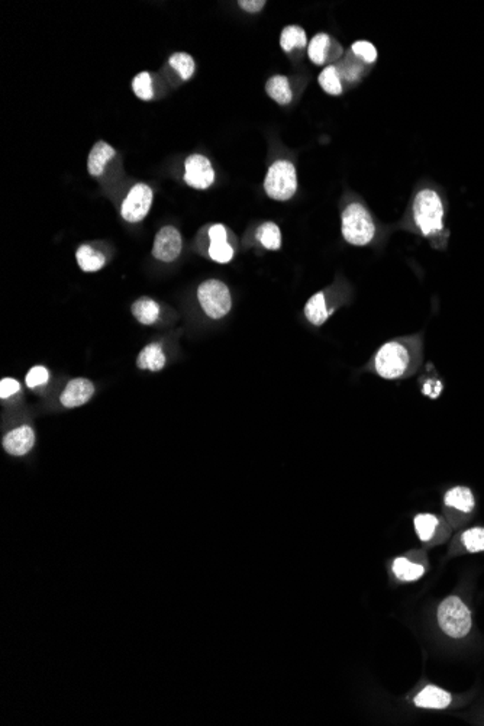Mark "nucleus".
I'll return each instance as SVG.
<instances>
[{
  "label": "nucleus",
  "instance_id": "4be33fe9",
  "mask_svg": "<svg viewBox=\"0 0 484 726\" xmlns=\"http://www.w3.org/2000/svg\"><path fill=\"white\" fill-rule=\"evenodd\" d=\"M308 44L306 32L301 27H286L280 36V45L286 52L294 48H303Z\"/></svg>",
  "mask_w": 484,
  "mask_h": 726
},
{
  "label": "nucleus",
  "instance_id": "20e7f679",
  "mask_svg": "<svg viewBox=\"0 0 484 726\" xmlns=\"http://www.w3.org/2000/svg\"><path fill=\"white\" fill-rule=\"evenodd\" d=\"M438 623L446 635L462 638L471 629V613L461 599L450 596L438 607Z\"/></svg>",
  "mask_w": 484,
  "mask_h": 726
},
{
  "label": "nucleus",
  "instance_id": "9d476101",
  "mask_svg": "<svg viewBox=\"0 0 484 726\" xmlns=\"http://www.w3.org/2000/svg\"><path fill=\"white\" fill-rule=\"evenodd\" d=\"M35 442V434L31 426H21L16 430L10 431L3 438V448L10 454L16 457H22L28 454Z\"/></svg>",
  "mask_w": 484,
  "mask_h": 726
},
{
  "label": "nucleus",
  "instance_id": "5701e85b",
  "mask_svg": "<svg viewBox=\"0 0 484 726\" xmlns=\"http://www.w3.org/2000/svg\"><path fill=\"white\" fill-rule=\"evenodd\" d=\"M393 571L398 579L403 582H414L423 575V567L419 564H414L406 558H398L393 563Z\"/></svg>",
  "mask_w": 484,
  "mask_h": 726
},
{
  "label": "nucleus",
  "instance_id": "f3484780",
  "mask_svg": "<svg viewBox=\"0 0 484 726\" xmlns=\"http://www.w3.org/2000/svg\"><path fill=\"white\" fill-rule=\"evenodd\" d=\"M165 364V356L162 352V348L160 344H150L146 345L138 356L137 365L142 370H151L158 371Z\"/></svg>",
  "mask_w": 484,
  "mask_h": 726
},
{
  "label": "nucleus",
  "instance_id": "9b49d317",
  "mask_svg": "<svg viewBox=\"0 0 484 726\" xmlns=\"http://www.w3.org/2000/svg\"><path fill=\"white\" fill-rule=\"evenodd\" d=\"M95 393V386L86 379H74L71 380L60 398L63 406L66 407H77L90 400Z\"/></svg>",
  "mask_w": 484,
  "mask_h": 726
},
{
  "label": "nucleus",
  "instance_id": "b1692460",
  "mask_svg": "<svg viewBox=\"0 0 484 726\" xmlns=\"http://www.w3.org/2000/svg\"><path fill=\"white\" fill-rule=\"evenodd\" d=\"M329 43H331L329 36L326 33H318L313 36V40L310 41V45L308 50L309 59L312 60V63H315L316 66H322L325 63V55H326Z\"/></svg>",
  "mask_w": 484,
  "mask_h": 726
},
{
  "label": "nucleus",
  "instance_id": "a878e982",
  "mask_svg": "<svg viewBox=\"0 0 484 726\" xmlns=\"http://www.w3.org/2000/svg\"><path fill=\"white\" fill-rule=\"evenodd\" d=\"M416 532L422 541H430L438 527V517L431 513H421L414 520Z\"/></svg>",
  "mask_w": 484,
  "mask_h": 726
},
{
  "label": "nucleus",
  "instance_id": "f8f14e48",
  "mask_svg": "<svg viewBox=\"0 0 484 726\" xmlns=\"http://www.w3.org/2000/svg\"><path fill=\"white\" fill-rule=\"evenodd\" d=\"M211 236V247H209V255L213 262L219 264H227L229 263L234 257V250L228 244L227 241V229L223 225H213L209 229Z\"/></svg>",
  "mask_w": 484,
  "mask_h": 726
},
{
  "label": "nucleus",
  "instance_id": "1a4fd4ad",
  "mask_svg": "<svg viewBox=\"0 0 484 726\" xmlns=\"http://www.w3.org/2000/svg\"><path fill=\"white\" fill-rule=\"evenodd\" d=\"M181 235L173 227H164L156 235L153 255L164 263H172L181 252Z\"/></svg>",
  "mask_w": 484,
  "mask_h": 726
},
{
  "label": "nucleus",
  "instance_id": "f03ea898",
  "mask_svg": "<svg viewBox=\"0 0 484 726\" xmlns=\"http://www.w3.org/2000/svg\"><path fill=\"white\" fill-rule=\"evenodd\" d=\"M412 365V354L409 348L398 341L386 342L376 354L375 370L376 373L386 379L395 380L403 377Z\"/></svg>",
  "mask_w": 484,
  "mask_h": 726
},
{
  "label": "nucleus",
  "instance_id": "a211bd4d",
  "mask_svg": "<svg viewBox=\"0 0 484 726\" xmlns=\"http://www.w3.org/2000/svg\"><path fill=\"white\" fill-rule=\"evenodd\" d=\"M266 90L269 96L277 102L278 105H289L292 102V89L287 77L285 76H274L271 77L267 84Z\"/></svg>",
  "mask_w": 484,
  "mask_h": 726
},
{
  "label": "nucleus",
  "instance_id": "6ab92c4d",
  "mask_svg": "<svg viewBox=\"0 0 484 726\" xmlns=\"http://www.w3.org/2000/svg\"><path fill=\"white\" fill-rule=\"evenodd\" d=\"M80 269L86 273H95L105 266V255L96 252L89 245H82L76 254Z\"/></svg>",
  "mask_w": 484,
  "mask_h": 726
},
{
  "label": "nucleus",
  "instance_id": "2eb2a0df",
  "mask_svg": "<svg viewBox=\"0 0 484 726\" xmlns=\"http://www.w3.org/2000/svg\"><path fill=\"white\" fill-rule=\"evenodd\" d=\"M333 310L332 309H328L326 308V302H325V294L322 292L313 294L310 299L308 301L306 306H305V315L308 321L315 325V326H321L324 325L329 315L332 313Z\"/></svg>",
  "mask_w": 484,
  "mask_h": 726
},
{
  "label": "nucleus",
  "instance_id": "c85d7f7f",
  "mask_svg": "<svg viewBox=\"0 0 484 726\" xmlns=\"http://www.w3.org/2000/svg\"><path fill=\"white\" fill-rule=\"evenodd\" d=\"M462 541L470 552L484 551V528H473L464 532Z\"/></svg>",
  "mask_w": 484,
  "mask_h": 726
},
{
  "label": "nucleus",
  "instance_id": "ddd939ff",
  "mask_svg": "<svg viewBox=\"0 0 484 726\" xmlns=\"http://www.w3.org/2000/svg\"><path fill=\"white\" fill-rule=\"evenodd\" d=\"M451 695L444 692L435 686H426L423 690L415 697V704L425 709H445L451 704Z\"/></svg>",
  "mask_w": 484,
  "mask_h": 726
},
{
  "label": "nucleus",
  "instance_id": "0eeeda50",
  "mask_svg": "<svg viewBox=\"0 0 484 726\" xmlns=\"http://www.w3.org/2000/svg\"><path fill=\"white\" fill-rule=\"evenodd\" d=\"M151 203L153 190L148 188L146 184H137L123 200L121 215L126 222H141L148 215V212H150Z\"/></svg>",
  "mask_w": 484,
  "mask_h": 726
},
{
  "label": "nucleus",
  "instance_id": "aec40b11",
  "mask_svg": "<svg viewBox=\"0 0 484 726\" xmlns=\"http://www.w3.org/2000/svg\"><path fill=\"white\" fill-rule=\"evenodd\" d=\"M133 313L138 322H141L144 325H151L158 319L160 306L153 299L142 297V299H139L134 303Z\"/></svg>",
  "mask_w": 484,
  "mask_h": 726
},
{
  "label": "nucleus",
  "instance_id": "423d86ee",
  "mask_svg": "<svg viewBox=\"0 0 484 726\" xmlns=\"http://www.w3.org/2000/svg\"><path fill=\"white\" fill-rule=\"evenodd\" d=\"M197 299L202 309L209 318L219 319L228 315L232 306L231 293L225 283L219 280H208L199 286Z\"/></svg>",
  "mask_w": 484,
  "mask_h": 726
},
{
  "label": "nucleus",
  "instance_id": "cd10ccee",
  "mask_svg": "<svg viewBox=\"0 0 484 726\" xmlns=\"http://www.w3.org/2000/svg\"><path fill=\"white\" fill-rule=\"evenodd\" d=\"M133 90L135 95L142 100H151L154 96L153 91V82L150 73H139L138 76L133 80Z\"/></svg>",
  "mask_w": 484,
  "mask_h": 726
},
{
  "label": "nucleus",
  "instance_id": "4468645a",
  "mask_svg": "<svg viewBox=\"0 0 484 726\" xmlns=\"http://www.w3.org/2000/svg\"><path fill=\"white\" fill-rule=\"evenodd\" d=\"M115 157V150L109 144L99 141L89 154L87 170L91 176L99 177L103 174L106 164Z\"/></svg>",
  "mask_w": 484,
  "mask_h": 726
},
{
  "label": "nucleus",
  "instance_id": "412c9836",
  "mask_svg": "<svg viewBox=\"0 0 484 726\" xmlns=\"http://www.w3.org/2000/svg\"><path fill=\"white\" fill-rule=\"evenodd\" d=\"M257 239L270 251H277L282 247V232L273 222L263 223L257 231Z\"/></svg>",
  "mask_w": 484,
  "mask_h": 726
},
{
  "label": "nucleus",
  "instance_id": "2f4dec72",
  "mask_svg": "<svg viewBox=\"0 0 484 726\" xmlns=\"http://www.w3.org/2000/svg\"><path fill=\"white\" fill-rule=\"evenodd\" d=\"M21 390V384L17 383L15 379H3L0 383V398L8 399L13 395H16Z\"/></svg>",
  "mask_w": 484,
  "mask_h": 726
},
{
  "label": "nucleus",
  "instance_id": "7c9ffc66",
  "mask_svg": "<svg viewBox=\"0 0 484 726\" xmlns=\"http://www.w3.org/2000/svg\"><path fill=\"white\" fill-rule=\"evenodd\" d=\"M50 379V375H48V370L43 365H36L33 368L29 370V373L27 376V386L31 387V388H35L38 386H44L47 384Z\"/></svg>",
  "mask_w": 484,
  "mask_h": 726
},
{
  "label": "nucleus",
  "instance_id": "393cba45",
  "mask_svg": "<svg viewBox=\"0 0 484 726\" xmlns=\"http://www.w3.org/2000/svg\"><path fill=\"white\" fill-rule=\"evenodd\" d=\"M319 84L321 87L329 93V95H333V96H338L342 93V86H341V80H340V73L338 70L335 68L333 66H329L326 67L321 74H319Z\"/></svg>",
  "mask_w": 484,
  "mask_h": 726
},
{
  "label": "nucleus",
  "instance_id": "7ed1b4c3",
  "mask_svg": "<svg viewBox=\"0 0 484 726\" xmlns=\"http://www.w3.org/2000/svg\"><path fill=\"white\" fill-rule=\"evenodd\" d=\"M342 236L351 245L364 247L373 241L376 225L368 211L360 203H351L342 212Z\"/></svg>",
  "mask_w": 484,
  "mask_h": 726
},
{
  "label": "nucleus",
  "instance_id": "dca6fc26",
  "mask_svg": "<svg viewBox=\"0 0 484 726\" xmlns=\"http://www.w3.org/2000/svg\"><path fill=\"white\" fill-rule=\"evenodd\" d=\"M444 501L448 508H454L464 513H470L474 509V496L473 492L467 487L460 486L448 490L445 494Z\"/></svg>",
  "mask_w": 484,
  "mask_h": 726
},
{
  "label": "nucleus",
  "instance_id": "c756f323",
  "mask_svg": "<svg viewBox=\"0 0 484 726\" xmlns=\"http://www.w3.org/2000/svg\"><path fill=\"white\" fill-rule=\"evenodd\" d=\"M352 52L358 55L365 63H375L377 60V50L368 41H357L352 44Z\"/></svg>",
  "mask_w": 484,
  "mask_h": 726
},
{
  "label": "nucleus",
  "instance_id": "bb28decb",
  "mask_svg": "<svg viewBox=\"0 0 484 726\" xmlns=\"http://www.w3.org/2000/svg\"><path fill=\"white\" fill-rule=\"evenodd\" d=\"M170 66L180 74L183 80H189L195 73V60L186 52H176L172 55Z\"/></svg>",
  "mask_w": 484,
  "mask_h": 726
},
{
  "label": "nucleus",
  "instance_id": "f257e3e1",
  "mask_svg": "<svg viewBox=\"0 0 484 726\" xmlns=\"http://www.w3.org/2000/svg\"><path fill=\"white\" fill-rule=\"evenodd\" d=\"M414 218L425 236H432L444 228V206L437 192L421 190L414 202Z\"/></svg>",
  "mask_w": 484,
  "mask_h": 726
},
{
  "label": "nucleus",
  "instance_id": "473e14b6",
  "mask_svg": "<svg viewBox=\"0 0 484 726\" xmlns=\"http://www.w3.org/2000/svg\"><path fill=\"white\" fill-rule=\"evenodd\" d=\"M442 383L438 380H430L423 384V395L430 396L431 399H437L441 395Z\"/></svg>",
  "mask_w": 484,
  "mask_h": 726
},
{
  "label": "nucleus",
  "instance_id": "39448f33",
  "mask_svg": "<svg viewBox=\"0 0 484 726\" xmlns=\"http://www.w3.org/2000/svg\"><path fill=\"white\" fill-rule=\"evenodd\" d=\"M266 193L274 200H289L297 190L296 169L290 161H275L267 173L264 181Z\"/></svg>",
  "mask_w": 484,
  "mask_h": 726
},
{
  "label": "nucleus",
  "instance_id": "72a5a7b5",
  "mask_svg": "<svg viewBox=\"0 0 484 726\" xmlns=\"http://www.w3.org/2000/svg\"><path fill=\"white\" fill-rule=\"evenodd\" d=\"M238 5L244 10H247V12L255 13V12H259L264 8L266 2H264V0H242V2H239Z\"/></svg>",
  "mask_w": 484,
  "mask_h": 726
},
{
  "label": "nucleus",
  "instance_id": "6e6552de",
  "mask_svg": "<svg viewBox=\"0 0 484 726\" xmlns=\"http://www.w3.org/2000/svg\"><path fill=\"white\" fill-rule=\"evenodd\" d=\"M184 180L189 186L199 190L211 188L215 181V172L211 161L200 154H193L186 160Z\"/></svg>",
  "mask_w": 484,
  "mask_h": 726
}]
</instances>
